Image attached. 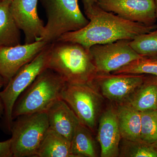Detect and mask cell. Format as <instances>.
<instances>
[{
  "label": "cell",
  "mask_w": 157,
  "mask_h": 157,
  "mask_svg": "<svg viewBox=\"0 0 157 157\" xmlns=\"http://www.w3.org/2000/svg\"><path fill=\"white\" fill-rule=\"evenodd\" d=\"M49 43L39 40L30 44L0 48V74L5 86L22 67L33 59Z\"/></svg>",
  "instance_id": "11"
},
{
  "label": "cell",
  "mask_w": 157,
  "mask_h": 157,
  "mask_svg": "<svg viewBox=\"0 0 157 157\" xmlns=\"http://www.w3.org/2000/svg\"><path fill=\"white\" fill-rule=\"evenodd\" d=\"M99 0H82L86 15L90 11L94 5L97 4Z\"/></svg>",
  "instance_id": "25"
},
{
  "label": "cell",
  "mask_w": 157,
  "mask_h": 157,
  "mask_svg": "<svg viewBox=\"0 0 157 157\" xmlns=\"http://www.w3.org/2000/svg\"><path fill=\"white\" fill-rule=\"evenodd\" d=\"M155 5V12H156V19L157 21V0H154Z\"/></svg>",
  "instance_id": "28"
},
{
  "label": "cell",
  "mask_w": 157,
  "mask_h": 157,
  "mask_svg": "<svg viewBox=\"0 0 157 157\" xmlns=\"http://www.w3.org/2000/svg\"><path fill=\"white\" fill-rule=\"evenodd\" d=\"M151 59L154 62H155V63H157V59Z\"/></svg>",
  "instance_id": "30"
},
{
  "label": "cell",
  "mask_w": 157,
  "mask_h": 157,
  "mask_svg": "<svg viewBox=\"0 0 157 157\" xmlns=\"http://www.w3.org/2000/svg\"><path fill=\"white\" fill-rule=\"evenodd\" d=\"M66 84L58 73L46 68L15 101L12 111L13 121L20 115L47 112L56 101L61 99Z\"/></svg>",
  "instance_id": "3"
},
{
  "label": "cell",
  "mask_w": 157,
  "mask_h": 157,
  "mask_svg": "<svg viewBox=\"0 0 157 157\" xmlns=\"http://www.w3.org/2000/svg\"><path fill=\"white\" fill-rule=\"evenodd\" d=\"M152 144L157 149V140Z\"/></svg>",
  "instance_id": "29"
},
{
  "label": "cell",
  "mask_w": 157,
  "mask_h": 157,
  "mask_svg": "<svg viewBox=\"0 0 157 157\" xmlns=\"http://www.w3.org/2000/svg\"><path fill=\"white\" fill-rule=\"evenodd\" d=\"M5 81L4 78L0 74V88L2 87L3 86H5Z\"/></svg>",
  "instance_id": "27"
},
{
  "label": "cell",
  "mask_w": 157,
  "mask_h": 157,
  "mask_svg": "<svg viewBox=\"0 0 157 157\" xmlns=\"http://www.w3.org/2000/svg\"><path fill=\"white\" fill-rule=\"evenodd\" d=\"M2 0H0V2H2Z\"/></svg>",
  "instance_id": "31"
},
{
  "label": "cell",
  "mask_w": 157,
  "mask_h": 157,
  "mask_svg": "<svg viewBox=\"0 0 157 157\" xmlns=\"http://www.w3.org/2000/svg\"><path fill=\"white\" fill-rule=\"evenodd\" d=\"M113 74H150L157 77V63L151 59L144 57L133 61Z\"/></svg>",
  "instance_id": "23"
},
{
  "label": "cell",
  "mask_w": 157,
  "mask_h": 157,
  "mask_svg": "<svg viewBox=\"0 0 157 157\" xmlns=\"http://www.w3.org/2000/svg\"><path fill=\"white\" fill-rule=\"evenodd\" d=\"M98 139L101 146V157L119 156L122 137L116 109L112 106L107 108L100 117Z\"/></svg>",
  "instance_id": "13"
},
{
  "label": "cell",
  "mask_w": 157,
  "mask_h": 157,
  "mask_svg": "<svg viewBox=\"0 0 157 157\" xmlns=\"http://www.w3.org/2000/svg\"><path fill=\"white\" fill-rule=\"evenodd\" d=\"M141 140L153 144L157 140V109L140 112Z\"/></svg>",
  "instance_id": "22"
},
{
  "label": "cell",
  "mask_w": 157,
  "mask_h": 157,
  "mask_svg": "<svg viewBox=\"0 0 157 157\" xmlns=\"http://www.w3.org/2000/svg\"><path fill=\"white\" fill-rule=\"evenodd\" d=\"M86 16L89 20L87 25L78 31L63 34L56 41L78 43L89 50L97 44H108L122 39L132 40L138 35L157 28L156 25L147 26L124 19L103 10L97 4L93 6Z\"/></svg>",
  "instance_id": "1"
},
{
  "label": "cell",
  "mask_w": 157,
  "mask_h": 157,
  "mask_svg": "<svg viewBox=\"0 0 157 157\" xmlns=\"http://www.w3.org/2000/svg\"><path fill=\"white\" fill-rule=\"evenodd\" d=\"M47 22L42 40L48 43L69 32L83 28L89 22L79 9L78 0H41Z\"/></svg>",
  "instance_id": "5"
},
{
  "label": "cell",
  "mask_w": 157,
  "mask_h": 157,
  "mask_svg": "<svg viewBox=\"0 0 157 157\" xmlns=\"http://www.w3.org/2000/svg\"><path fill=\"white\" fill-rule=\"evenodd\" d=\"M11 1L0 2V48L20 44V29L10 12Z\"/></svg>",
  "instance_id": "18"
},
{
  "label": "cell",
  "mask_w": 157,
  "mask_h": 157,
  "mask_svg": "<svg viewBox=\"0 0 157 157\" xmlns=\"http://www.w3.org/2000/svg\"><path fill=\"white\" fill-rule=\"evenodd\" d=\"M47 112L19 116L11 126L13 157H35L49 129Z\"/></svg>",
  "instance_id": "4"
},
{
  "label": "cell",
  "mask_w": 157,
  "mask_h": 157,
  "mask_svg": "<svg viewBox=\"0 0 157 157\" xmlns=\"http://www.w3.org/2000/svg\"><path fill=\"white\" fill-rule=\"evenodd\" d=\"M130 45L144 57L157 59V28L155 31L136 36L130 41Z\"/></svg>",
  "instance_id": "21"
},
{
  "label": "cell",
  "mask_w": 157,
  "mask_h": 157,
  "mask_svg": "<svg viewBox=\"0 0 157 157\" xmlns=\"http://www.w3.org/2000/svg\"><path fill=\"white\" fill-rule=\"evenodd\" d=\"M145 77L144 74L98 73L92 82L105 98L121 104L128 100L144 82Z\"/></svg>",
  "instance_id": "9"
},
{
  "label": "cell",
  "mask_w": 157,
  "mask_h": 157,
  "mask_svg": "<svg viewBox=\"0 0 157 157\" xmlns=\"http://www.w3.org/2000/svg\"><path fill=\"white\" fill-rule=\"evenodd\" d=\"M105 11L124 19L144 25H155L154 0H99L97 3Z\"/></svg>",
  "instance_id": "10"
},
{
  "label": "cell",
  "mask_w": 157,
  "mask_h": 157,
  "mask_svg": "<svg viewBox=\"0 0 157 157\" xmlns=\"http://www.w3.org/2000/svg\"><path fill=\"white\" fill-rule=\"evenodd\" d=\"M140 112L157 109V77H145L144 82L125 102Z\"/></svg>",
  "instance_id": "16"
},
{
  "label": "cell",
  "mask_w": 157,
  "mask_h": 157,
  "mask_svg": "<svg viewBox=\"0 0 157 157\" xmlns=\"http://www.w3.org/2000/svg\"><path fill=\"white\" fill-rule=\"evenodd\" d=\"M35 157H74L70 140L49 128Z\"/></svg>",
  "instance_id": "17"
},
{
  "label": "cell",
  "mask_w": 157,
  "mask_h": 157,
  "mask_svg": "<svg viewBox=\"0 0 157 157\" xmlns=\"http://www.w3.org/2000/svg\"><path fill=\"white\" fill-rule=\"evenodd\" d=\"M116 112L122 138L132 141L141 140L140 112L123 103L119 104Z\"/></svg>",
  "instance_id": "15"
},
{
  "label": "cell",
  "mask_w": 157,
  "mask_h": 157,
  "mask_svg": "<svg viewBox=\"0 0 157 157\" xmlns=\"http://www.w3.org/2000/svg\"><path fill=\"white\" fill-rule=\"evenodd\" d=\"M130 41L122 39L92 46L90 52L98 73H113L133 61L144 58L132 48Z\"/></svg>",
  "instance_id": "8"
},
{
  "label": "cell",
  "mask_w": 157,
  "mask_h": 157,
  "mask_svg": "<svg viewBox=\"0 0 157 157\" xmlns=\"http://www.w3.org/2000/svg\"><path fill=\"white\" fill-rule=\"evenodd\" d=\"M61 99L73 109L80 122L94 133L103 99L93 82L67 83L62 92Z\"/></svg>",
  "instance_id": "7"
},
{
  "label": "cell",
  "mask_w": 157,
  "mask_h": 157,
  "mask_svg": "<svg viewBox=\"0 0 157 157\" xmlns=\"http://www.w3.org/2000/svg\"><path fill=\"white\" fill-rule=\"evenodd\" d=\"M0 157H13L11 150V138L0 141Z\"/></svg>",
  "instance_id": "24"
},
{
  "label": "cell",
  "mask_w": 157,
  "mask_h": 157,
  "mask_svg": "<svg viewBox=\"0 0 157 157\" xmlns=\"http://www.w3.org/2000/svg\"><path fill=\"white\" fill-rule=\"evenodd\" d=\"M50 45L49 43L33 59L21 68L5 86L4 90L0 92V97L5 107L1 126L6 133L11 134L13 121L12 111L15 101L36 77L47 68Z\"/></svg>",
  "instance_id": "6"
},
{
  "label": "cell",
  "mask_w": 157,
  "mask_h": 157,
  "mask_svg": "<svg viewBox=\"0 0 157 157\" xmlns=\"http://www.w3.org/2000/svg\"><path fill=\"white\" fill-rule=\"evenodd\" d=\"M5 107H4V104L2 98L0 97V118H2V117L4 113Z\"/></svg>",
  "instance_id": "26"
},
{
  "label": "cell",
  "mask_w": 157,
  "mask_h": 157,
  "mask_svg": "<svg viewBox=\"0 0 157 157\" xmlns=\"http://www.w3.org/2000/svg\"><path fill=\"white\" fill-rule=\"evenodd\" d=\"M49 128L70 142L80 121L73 109L63 99L56 101L47 111Z\"/></svg>",
  "instance_id": "14"
},
{
  "label": "cell",
  "mask_w": 157,
  "mask_h": 157,
  "mask_svg": "<svg viewBox=\"0 0 157 157\" xmlns=\"http://www.w3.org/2000/svg\"><path fill=\"white\" fill-rule=\"evenodd\" d=\"M38 0H12L10 11L16 25L23 32L25 44L42 40L45 25L37 12Z\"/></svg>",
  "instance_id": "12"
},
{
  "label": "cell",
  "mask_w": 157,
  "mask_h": 157,
  "mask_svg": "<svg viewBox=\"0 0 157 157\" xmlns=\"http://www.w3.org/2000/svg\"><path fill=\"white\" fill-rule=\"evenodd\" d=\"M93 133L81 123L77 127L71 141V151L74 157L98 156Z\"/></svg>",
  "instance_id": "19"
},
{
  "label": "cell",
  "mask_w": 157,
  "mask_h": 157,
  "mask_svg": "<svg viewBox=\"0 0 157 157\" xmlns=\"http://www.w3.org/2000/svg\"><path fill=\"white\" fill-rule=\"evenodd\" d=\"M119 156L157 157V149L153 144L142 140L132 141L122 138L120 144Z\"/></svg>",
  "instance_id": "20"
},
{
  "label": "cell",
  "mask_w": 157,
  "mask_h": 157,
  "mask_svg": "<svg viewBox=\"0 0 157 157\" xmlns=\"http://www.w3.org/2000/svg\"><path fill=\"white\" fill-rule=\"evenodd\" d=\"M47 68L60 75L67 83H92L98 74L89 50L74 42L50 43Z\"/></svg>",
  "instance_id": "2"
}]
</instances>
